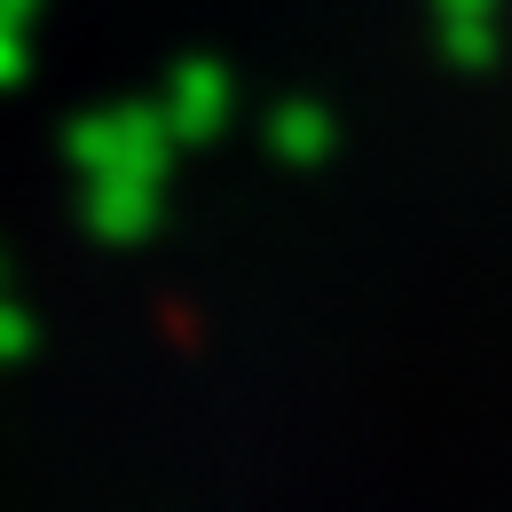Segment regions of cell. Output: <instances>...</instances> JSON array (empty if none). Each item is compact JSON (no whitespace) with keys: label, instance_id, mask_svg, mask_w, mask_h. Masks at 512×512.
I'll return each mask as SVG.
<instances>
[]
</instances>
